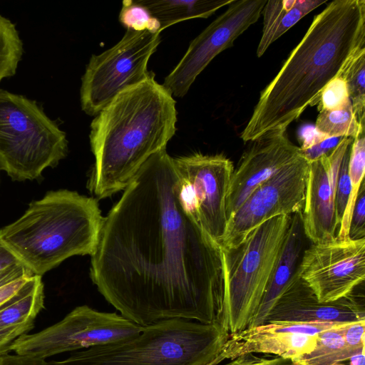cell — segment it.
Masks as SVG:
<instances>
[{
	"label": "cell",
	"mask_w": 365,
	"mask_h": 365,
	"mask_svg": "<svg viewBox=\"0 0 365 365\" xmlns=\"http://www.w3.org/2000/svg\"><path fill=\"white\" fill-rule=\"evenodd\" d=\"M104 217L90 276L140 327L181 319L227 330L223 250L184 208L166 149L142 165Z\"/></svg>",
	"instance_id": "obj_1"
},
{
	"label": "cell",
	"mask_w": 365,
	"mask_h": 365,
	"mask_svg": "<svg viewBox=\"0 0 365 365\" xmlns=\"http://www.w3.org/2000/svg\"><path fill=\"white\" fill-rule=\"evenodd\" d=\"M364 48L365 1L329 3L261 91L240 138L249 142L269 130H287L308 107L319 104L325 86Z\"/></svg>",
	"instance_id": "obj_2"
},
{
	"label": "cell",
	"mask_w": 365,
	"mask_h": 365,
	"mask_svg": "<svg viewBox=\"0 0 365 365\" xmlns=\"http://www.w3.org/2000/svg\"><path fill=\"white\" fill-rule=\"evenodd\" d=\"M176 122L175 101L153 72L116 96L91 124L90 192L103 199L124 190L152 155L165 149Z\"/></svg>",
	"instance_id": "obj_3"
},
{
	"label": "cell",
	"mask_w": 365,
	"mask_h": 365,
	"mask_svg": "<svg viewBox=\"0 0 365 365\" xmlns=\"http://www.w3.org/2000/svg\"><path fill=\"white\" fill-rule=\"evenodd\" d=\"M103 219L95 198L51 190L2 227L0 240L33 274L42 277L71 257L91 255Z\"/></svg>",
	"instance_id": "obj_4"
},
{
	"label": "cell",
	"mask_w": 365,
	"mask_h": 365,
	"mask_svg": "<svg viewBox=\"0 0 365 365\" xmlns=\"http://www.w3.org/2000/svg\"><path fill=\"white\" fill-rule=\"evenodd\" d=\"M230 333L217 326L173 319L144 326L135 336L76 351L49 365H209Z\"/></svg>",
	"instance_id": "obj_5"
},
{
	"label": "cell",
	"mask_w": 365,
	"mask_h": 365,
	"mask_svg": "<svg viewBox=\"0 0 365 365\" xmlns=\"http://www.w3.org/2000/svg\"><path fill=\"white\" fill-rule=\"evenodd\" d=\"M68 143L36 101L0 88V170L12 180H38L66 157Z\"/></svg>",
	"instance_id": "obj_6"
},
{
	"label": "cell",
	"mask_w": 365,
	"mask_h": 365,
	"mask_svg": "<svg viewBox=\"0 0 365 365\" xmlns=\"http://www.w3.org/2000/svg\"><path fill=\"white\" fill-rule=\"evenodd\" d=\"M291 215L273 217L254 229L237 247L223 250L227 330L248 327L281 252Z\"/></svg>",
	"instance_id": "obj_7"
},
{
	"label": "cell",
	"mask_w": 365,
	"mask_h": 365,
	"mask_svg": "<svg viewBox=\"0 0 365 365\" xmlns=\"http://www.w3.org/2000/svg\"><path fill=\"white\" fill-rule=\"evenodd\" d=\"M160 43L159 33L127 29L113 47L93 56L81 78L82 110L96 115L116 96L145 81L148 63Z\"/></svg>",
	"instance_id": "obj_8"
},
{
	"label": "cell",
	"mask_w": 365,
	"mask_h": 365,
	"mask_svg": "<svg viewBox=\"0 0 365 365\" xmlns=\"http://www.w3.org/2000/svg\"><path fill=\"white\" fill-rule=\"evenodd\" d=\"M142 327L115 312L82 305L42 331L21 335L11 343L10 350L45 359L66 351L115 343L136 335Z\"/></svg>",
	"instance_id": "obj_9"
},
{
	"label": "cell",
	"mask_w": 365,
	"mask_h": 365,
	"mask_svg": "<svg viewBox=\"0 0 365 365\" xmlns=\"http://www.w3.org/2000/svg\"><path fill=\"white\" fill-rule=\"evenodd\" d=\"M178 194L184 208L216 242L227 224V195L234 167L222 154L195 153L173 158Z\"/></svg>",
	"instance_id": "obj_10"
},
{
	"label": "cell",
	"mask_w": 365,
	"mask_h": 365,
	"mask_svg": "<svg viewBox=\"0 0 365 365\" xmlns=\"http://www.w3.org/2000/svg\"><path fill=\"white\" fill-rule=\"evenodd\" d=\"M308 168L302 155L259 184L229 217L220 242L222 250L237 247L254 229L273 217L302 211Z\"/></svg>",
	"instance_id": "obj_11"
},
{
	"label": "cell",
	"mask_w": 365,
	"mask_h": 365,
	"mask_svg": "<svg viewBox=\"0 0 365 365\" xmlns=\"http://www.w3.org/2000/svg\"><path fill=\"white\" fill-rule=\"evenodd\" d=\"M267 0H234L225 12L192 42L162 84L173 97H183L198 75L235 39L254 24Z\"/></svg>",
	"instance_id": "obj_12"
},
{
	"label": "cell",
	"mask_w": 365,
	"mask_h": 365,
	"mask_svg": "<svg viewBox=\"0 0 365 365\" xmlns=\"http://www.w3.org/2000/svg\"><path fill=\"white\" fill-rule=\"evenodd\" d=\"M297 272L321 302L346 297L364 281L365 238L312 243Z\"/></svg>",
	"instance_id": "obj_13"
},
{
	"label": "cell",
	"mask_w": 365,
	"mask_h": 365,
	"mask_svg": "<svg viewBox=\"0 0 365 365\" xmlns=\"http://www.w3.org/2000/svg\"><path fill=\"white\" fill-rule=\"evenodd\" d=\"M344 323H266L229 334L220 352L209 365L254 353L295 359L311 352L317 334Z\"/></svg>",
	"instance_id": "obj_14"
},
{
	"label": "cell",
	"mask_w": 365,
	"mask_h": 365,
	"mask_svg": "<svg viewBox=\"0 0 365 365\" xmlns=\"http://www.w3.org/2000/svg\"><path fill=\"white\" fill-rule=\"evenodd\" d=\"M353 140L342 138L330 153L309 163L302 215L304 234L312 244L336 238V181L341 160Z\"/></svg>",
	"instance_id": "obj_15"
},
{
	"label": "cell",
	"mask_w": 365,
	"mask_h": 365,
	"mask_svg": "<svg viewBox=\"0 0 365 365\" xmlns=\"http://www.w3.org/2000/svg\"><path fill=\"white\" fill-rule=\"evenodd\" d=\"M250 142L231 177L227 220L259 184L302 156L300 147L289 140L285 129L269 130Z\"/></svg>",
	"instance_id": "obj_16"
},
{
	"label": "cell",
	"mask_w": 365,
	"mask_h": 365,
	"mask_svg": "<svg viewBox=\"0 0 365 365\" xmlns=\"http://www.w3.org/2000/svg\"><path fill=\"white\" fill-rule=\"evenodd\" d=\"M365 320L364 298L354 294L321 302L297 272L269 312L266 323H351Z\"/></svg>",
	"instance_id": "obj_17"
},
{
	"label": "cell",
	"mask_w": 365,
	"mask_h": 365,
	"mask_svg": "<svg viewBox=\"0 0 365 365\" xmlns=\"http://www.w3.org/2000/svg\"><path fill=\"white\" fill-rule=\"evenodd\" d=\"M302 212L291 215L278 260L262 301L247 328L265 324L272 309L297 273L308 240L304 231Z\"/></svg>",
	"instance_id": "obj_18"
},
{
	"label": "cell",
	"mask_w": 365,
	"mask_h": 365,
	"mask_svg": "<svg viewBox=\"0 0 365 365\" xmlns=\"http://www.w3.org/2000/svg\"><path fill=\"white\" fill-rule=\"evenodd\" d=\"M319 0H267L262 11V34L257 48L261 57L269 46L307 14L326 3Z\"/></svg>",
	"instance_id": "obj_19"
},
{
	"label": "cell",
	"mask_w": 365,
	"mask_h": 365,
	"mask_svg": "<svg viewBox=\"0 0 365 365\" xmlns=\"http://www.w3.org/2000/svg\"><path fill=\"white\" fill-rule=\"evenodd\" d=\"M43 288L41 276L31 277L15 296L0 307V329H32L36 316L44 308Z\"/></svg>",
	"instance_id": "obj_20"
},
{
	"label": "cell",
	"mask_w": 365,
	"mask_h": 365,
	"mask_svg": "<svg viewBox=\"0 0 365 365\" xmlns=\"http://www.w3.org/2000/svg\"><path fill=\"white\" fill-rule=\"evenodd\" d=\"M158 20L161 31L191 19H206L234 0H138Z\"/></svg>",
	"instance_id": "obj_21"
},
{
	"label": "cell",
	"mask_w": 365,
	"mask_h": 365,
	"mask_svg": "<svg viewBox=\"0 0 365 365\" xmlns=\"http://www.w3.org/2000/svg\"><path fill=\"white\" fill-rule=\"evenodd\" d=\"M345 324L318 333L314 349L293 359L301 365H334L361 352L345 343L343 334Z\"/></svg>",
	"instance_id": "obj_22"
},
{
	"label": "cell",
	"mask_w": 365,
	"mask_h": 365,
	"mask_svg": "<svg viewBox=\"0 0 365 365\" xmlns=\"http://www.w3.org/2000/svg\"><path fill=\"white\" fill-rule=\"evenodd\" d=\"M314 130L327 138L355 139L364 134V126L358 121L351 103L339 110H319Z\"/></svg>",
	"instance_id": "obj_23"
},
{
	"label": "cell",
	"mask_w": 365,
	"mask_h": 365,
	"mask_svg": "<svg viewBox=\"0 0 365 365\" xmlns=\"http://www.w3.org/2000/svg\"><path fill=\"white\" fill-rule=\"evenodd\" d=\"M365 137L364 134L353 140L349 161V176L351 192L336 237L339 240L349 238V230L354 207L359 188L364 180Z\"/></svg>",
	"instance_id": "obj_24"
},
{
	"label": "cell",
	"mask_w": 365,
	"mask_h": 365,
	"mask_svg": "<svg viewBox=\"0 0 365 365\" xmlns=\"http://www.w3.org/2000/svg\"><path fill=\"white\" fill-rule=\"evenodd\" d=\"M24 51L16 25L0 14V83L16 74Z\"/></svg>",
	"instance_id": "obj_25"
},
{
	"label": "cell",
	"mask_w": 365,
	"mask_h": 365,
	"mask_svg": "<svg viewBox=\"0 0 365 365\" xmlns=\"http://www.w3.org/2000/svg\"><path fill=\"white\" fill-rule=\"evenodd\" d=\"M339 76L346 81L354 113L365 126V48L346 63Z\"/></svg>",
	"instance_id": "obj_26"
},
{
	"label": "cell",
	"mask_w": 365,
	"mask_h": 365,
	"mask_svg": "<svg viewBox=\"0 0 365 365\" xmlns=\"http://www.w3.org/2000/svg\"><path fill=\"white\" fill-rule=\"evenodd\" d=\"M122 5L118 19L127 29L135 31H148L154 34L161 32L158 20L138 1H123Z\"/></svg>",
	"instance_id": "obj_27"
},
{
	"label": "cell",
	"mask_w": 365,
	"mask_h": 365,
	"mask_svg": "<svg viewBox=\"0 0 365 365\" xmlns=\"http://www.w3.org/2000/svg\"><path fill=\"white\" fill-rule=\"evenodd\" d=\"M351 103L348 86L340 76L332 79L322 91L319 110H339Z\"/></svg>",
	"instance_id": "obj_28"
},
{
	"label": "cell",
	"mask_w": 365,
	"mask_h": 365,
	"mask_svg": "<svg viewBox=\"0 0 365 365\" xmlns=\"http://www.w3.org/2000/svg\"><path fill=\"white\" fill-rule=\"evenodd\" d=\"M351 147L346 151L343 157L336 181L335 214L339 228L351 192V184L349 176V161Z\"/></svg>",
	"instance_id": "obj_29"
},
{
	"label": "cell",
	"mask_w": 365,
	"mask_h": 365,
	"mask_svg": "<svg viewBox=\"0 0 365 365\" xmlns=\"http://www.w3.org/2000/svg\"><path fill=\"white\" fill-rule=\"evenodd\" d=\"M349 238H365V183L362 182L351 215Z\"/></svg>",
	"instance_id": "obj_30"
},
{
	"label": "cell",
	"mask_w": 365,
	"mask_h": 365,
	"mask_svg": "<svg viewBox=\"0 0 365 365\" xmlns=\"http://www.w3.org/2000/svg\"><path fill=\"white\" fill-rule=\"evenodd\" d=\"M364 328L365 320L345 324L343 334L346 345L358 351L364 350Z\"/></svg>",
	"instance_id": "obj_31"
},
{
	"label": "cell",
	"mask_w": 365,
	"mask_h": 365,
	"mask_svg": "<svg viewBox=\"0 0 365 365\" xmlns=\"http://www.w3.org/2000/svg\"><path fill=\"white\" fill-rule=\"evenodd\" d=\"M226 365H301L293 359L277 356L274 358H263L248 354L232 359Z\"/></svg>",
	"instance_id": "obj_32"
},
{
	"label": "cell",
	"mask_w": 365,
	"mask_h": 365,
	"mask_svg": "<svg viewBox=\"0 0 365 365\" xmlns=\"http://www.w3.org/2000/svg\"><path fill=\"white\" fill-rule=\"evenodd\" d=\"M342 138H327L313 145L312 146L302 150L303 157L309 162L314 161L320 157L330 153L338 145Z\"/></svg>",
	"instance_id": "obj_33"
},
{
	"label": "cell",
	"mask_w": 365,
	"mask_h": 365,
	"mask_svg": "<svg viewBox=\"0 0 365 365\" xmlns=\"http://www.w3.org/2000/svg\"><path fill=\"white\" fill-rule=\"evenodd\" d=\"M33 275L22 263L11 265L0 271V288L22 277Z\"/></svg>",
	"instance_id": "obj_34"
},
{
	"label": "cell",
	"mask_w": 365,
	"mask_h": 365,
	"mask_svg": "<svg viewBox=\"0 0 365 365\" xmlns=\"http://www.w3.org/2000/svg\"><path fill=\"white\" fill-rule=\"evenodd\" d=\"M31 330L27 327L0 329V356L9 353L11 343L21 335L27 334Z\"/></svg>",
	"instance_id": "obj_35"
},
{
	"label": "cell",
	"mask_w": 365,
	"mask_h": 365,
	"mask_svg": "<svg viewBox=\"0 0 365 365\" xmlns=\"http://www.w3.org/2000/svg\"><path fill=\"white\" fill-rule=\"evenodd\" d=\"M0 365H49L44 359L26 355L5 354L0 356Z\"/></svg>",
	"instance_id": "obj_36"
},
{
	"label": "cell",
	"mask_w": 365,
	"mask_h": 365,
	"mask_svg": "<svg viewBox=\"0 0 365 365\" xmlns=\"http://www.w3.org/2000/svg\"><path fill=\"white\" fill-rule=\"evenodd\" d=\"M32 277V276H31ZM31 277H22L0 288V307L15 296Z\"/></svg>",
	"instance_id": "obj_37"
},
{
	"label": "cell",
	"mask_w": 365,
	"mask_h": 365,
	"mask_svg": "<svg viewBox=\"0 0 365 365\" xmlns=\"http://www.w3.org/2000/svg\"><path fill=\"white\" fill-rule=\"evenodd\" d=\"M18 263H21V262L0 240V271Z\"/></svg>",
	"instance_id": "obj_38"
},
{
	"label": "cell",
	"mask_w": 365,
	"mask_h": 365,
	"mask_svg": "<svg viewBox=\"0 0 365 365\" xmlns=\"http://www.w3.org/2000/svg\"><path fill=\"white\" fill-rule=\"evenodd\" d=\"M350 365H365L364 351L354 355L350 359Z\"/></svg>",
	"instance_id": "obj_39"
},
{
	"label": "cell",
	"mask_w": 365,
	"mask_h": 365,
	"mask_svg": "<svg viewBox=\"0 0 365 365\" xmlns=\"http://www.w3.org/2000/svg\"><path fill=\"white\" fill-rule=\"evenodd\" d=\"M334 365H343V364H340L338 363V364H335Z\"/></svg>",
	"instance_id": "obj_40"
}]
</instances>
